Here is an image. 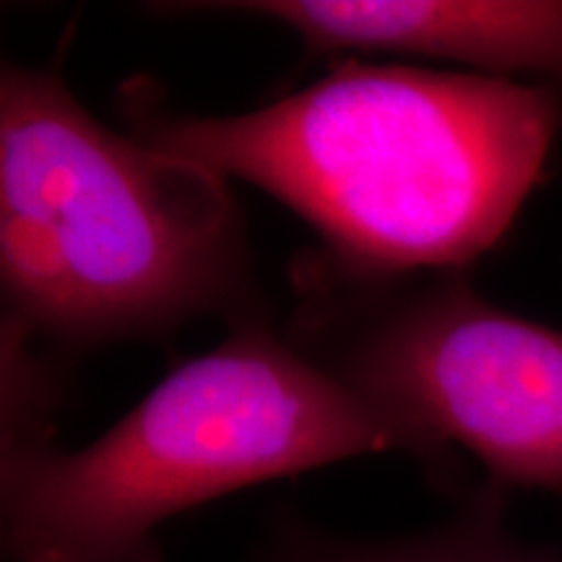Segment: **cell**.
Masks as SVG:
<instances>
[{
    "mask_svg": "<svg viewBox=\"0 0 562 562\" xmlns=\"http://www.w3.org/2000/svg\"><path fill=\"white\" fill-rule=\"evenodd\" d=\"M389 451L427 461L409 425L315 368L256 313L89 446L0 442L3 542L16 562H159L157 529L178 513Z\"/></svg>",
    "mask_w": 562,
    "mask_h": 562,
    "instance_id": "obj_3",
    "label": "cell"
},
{
    "mask_svg": "<svg viewBox=\"0 0 562 562\" xmlns=\"http://www.w3.org/2000/svg\"><path fill=\"white\" fill-rule=\"evenodd\" d=\"M281 334L409 425L427 463L463 448L495 487L562 492V331L503 311L469 271H385L305 250Z\"/></svg>",
    "mask_w": 562,
    "mask_h": 562,
    "instance_id": "obj_4",
    "label": "cell"
},
{
    "mask_svg": "<svg viewBox=\"0 0 562 562\" xmlns=\"http://www.w3.org/2000/svg\"><path fill=\"white\" fill-rule=\"evenodd\" d=\"M157 9L269 19L313 53L438 58L495 79L539 76L562 87V0H235Z\"/></svg>",
    "mask_w": 562,
    "mask_h": 562,
    "instance_id": "obj_5",
    "label": "cell"
},
{
    "mask_svg": "<svg viewBox=\"0 0 562 562\" xmlns=\"http://www.w3.org/2000/svg\"><path fill=\"white\" fill-rule=\"evenodd\" d=\"M3 336L66 362L266 313L227 178L97 121L58 68L0 76Z\"/></svg>",
    "mask_w": 562,
    "mask_h": 562,
    "instance_id": "obj_2",
    "label": "cell"
},
{
    "mask_svg": "<svg viewBox=\"0 0 562 562\" xmlns=\"http://www.w3.org/2000/svg\"><path fill=\"white\" fill-rule=\"evenodd\" d=\"M131 136L297 211L344 261L469 271L544 180L562 128L552 83L347 58L243 115H193L157 83L117 91Z\"/></svg>",
    "mask_w": 562,
    "mask_h": 562,
    "instance_id": "obj_1",
    "label": "cell"
},
{
    "mask_svg": "<svg viewBox=\"0 0 562 562\" xmlns=\"http://www.w3.org/2000/svg\"><path fill=\"white\" fill-rule=\"evenodd\" d=\"M258 562H562V558L513 537L505 526L503 490L490 484L438 529L360 542L292 526L279 529Z\"/></svg>",
    "mask_w": 562,
    "mask_h": 562,
    "instance_id": "obj_6",
    "label": "cell"
},
{
    "mask_svg": "<svg viewBox=\"0 0 562 562\" xmlns=\"http://www.w3.org/2000/svg\"><path fill=\"white\" fill-rule=\"evenodd\" d=\"M37 562H53V560H37Z\"/></svg>",
    "mask_w": 562,
    "mask_h": 562,
    "instance_id": "obj_7",
    "label": "cell"
}]
</instances>
